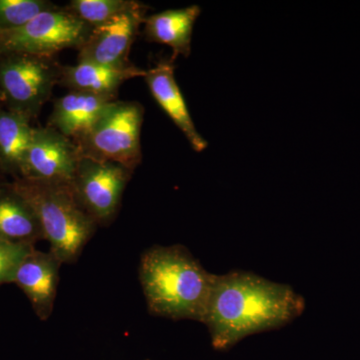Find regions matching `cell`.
<instances>
[{
    "label": "cell",
    "mask_w": 360,
    "mask_h": 360,
    "mask_svg": "<svg viewBox=\"0 0 360 360\" xmlns=\"http://www.w3.org/2000/svg\"><path fill=\"white\" fill-rule=\"evenodd\" d=\"M305 307L303 296L288 284L234 270L215 274L202 323L212 347L226 352L248 336L288 326Z\"/></svg>",
    "instance_id": "obj_1"
},
{
    "label": "cell",
    "mask_w": 360,
    "mask_h": 360,
    "mask_svg": "<svg viewBox=\"0 0 360 360\" xmlns=\"http://www.w3.org/2000/svg\"><path fill=\"white\" fill-rule=\"evenodd\" d=\"M214 276L180 245L148 248L142 253L139 269L149 314L201 323Z\"/></svg>",
    "instance_id": "obj_2"
},
{
    "label": "cell",
    "mask_w": 360,
    "mask_h": 360,
    "mask_svg": "<svg viewBox=\"0 0 360 360\" xmlns=\"http://www.w3.org/2000/svg\"><path fill=\"white\" fill-rule=\"evenodd\" d=\"M39 219L44 239L61 264H73L96 233V220L80 205L71 186L13 180Z\"/></svg>",
    "instance_id": "obj_3"
},
{
    "label": "cell",
    "mask_w": 360,
    "mask_h": 360,
    "mask_svg": "<svg viewBox=\"0 0 360 360\" xmlns=\"http://www.w3.org/2000/svg\"><path fill=\"white\" fill-rule=\"evenodd\" d=\"M144 108L136 101H111L89 129L73 139L80 155L111 161L134 172L141 163Z\"/></svg>",
    "instance_id": "obj_4"
},
{
    "label": "cell",
    "mask_w": 360,
    "mask_h": 360,
    "mask_svg": "<svg viewBox=\"0 0 360 360\" xmlns=\"http://www.w3.org/2000/svg\"><path fill=\"white\" fill-rule=\"evenodd\" d=\"M61 65L54 56L0 54V94L4 108L33 120L58 84Z\"/></svg>",
    "instance_id": "obj_5"
},
{
    "label": "cell",
    "mask_w": 360,
    "mask_h": 360,
    "mask_svg": "<svg viewBox=\"0 0 360 360\" xmlns=\"http://www.w3.org/2000/svg\"><path fill=\"white\" fill-rule=\"evenodd\" d=\"M68 7L56 6L26 25L0 32V54L27 53L54 56L63 49H79L92 30Z\"/></svg>",
    "instance_id": "obj_6"
},
{
    "label": "cell",
    "mask_w": 360,
    "mask_h": 360,
    "mask_svg": "<svg viewBox=\"0 0 360 360\" xmlns=\"http://www.w3.org/2000/svg\"><path fill=\"white\" fill-rule=\"evenodd\" d=\"M134 172L118 163L82 156L71 187L96 224L108 225L117 215L125 187Z\"/></svg>",
    "instance_id": "obj_7"
},
{
    "label": "cell",
    "mask_w": 360,
    "mask_h": 360,
    "mask_svg": "<svg viewBox=\"0 0 360 360\" xmlns=\"http://www.w3.org/2000/svg\"><path fill=\"white\" fill-rule=\"evenodd\" d=\"M80 155L77 144L53 127H34L20 179L71 186Z\"/></svg>",
    "instance_id": "obj_8"
},
{
    "label": "cell",
    "mask_w": 360,
    "mask_h": 360,
    "mask_svg": "<svg viewBox=\"0 0 360 360\" xmlns=\"http://www.w3.org/2000/svg\"><path fill=\"white\" fill-rule=\"evenodd\" d=\"M149 7L137 1L131 9L92 28L84 44L78 49V61L113 68L132 65L129 52L146 18Z\"/></svg>",
    "instance_id": "obj_9"
},
{
    "label": "cell",
    "mask_w": 360,
    "mask_h": 360,
    "mask_svg": "<svg viewBox=\"0 0 360 360\" xmlns=\"http://www.w3.org/2000/svg\"><path fill=\"white\" fill-rule=\"evenodd\" d=\"M61 264L51 251L44 252L34 246L16 270L13 283L25 293L40 321H47L53 311Z\"/></svg>",
    "instance_id": "obj_10"
},
{
    "label": "cell",
    "mask_w": 360,
    "mask_h": 360,
    "mask_svg": "<svg viewBox=\"0 0 360 360\" xmlns=\"http://www.w3.org/2000/svg\"><path fill=\"white\" fill-rule=\"evenodd\" d=\"M174 72V60L161 58L155 66L146 70L143 78L156 103L186 135L193 150L201 153L207 148L208 143L194 125Z\"/></svg>",
    "instance_id": "obj_11"
},
{
    "label": "cell",
    "mask_w": 360,
    "mask_h": 360,
    "mask_svg": "<svg viewBox=\"0 0 360 360\" xmlns=\"http://www.w3.org/2000/svg\"><path fill=\"white\" fill-rule=\"evenodd\" d=\"M146 70L130 65L124 68H113L97 63L78 61L75 65H61L58 84L70 91L113 97L125 82L134 77H143Z\"/></svg>",
    "instance_id": "obj_12"
},
{
    "label": "cell",
    "mask_w": 360,
    "mask_h": 360,
    "mask_svg": "<svg viewBox=\"0 0 360 360\" xmlns=\"http://www.w3.org/2000/svg\"><path fill=\"white\" fill-rule=\"evenodd\" d=\"M200 13V6H191L151 14L144 20V34L148 41L172 47V60L179 56L188 58L194 25Z\"/></svg>",
    "instance_id": "obj_13"
},
{
    "label": "cell",
    "mask_w": 360,
    "mask_h": 360,
    "mask_svg": "<svg viewBox=\"0 0 360 360\" xmlns=\"http://www.w3.org/2000/svg\"><path fill=\"white\" fill-rule=\"evenodd\" d=\"M0 238L30 246L44 239L32 206L18 193L13 181L0 184Z\"/></svg>",
    "instance_id": "obj_14"
},
{
    "label": "cell",
    "mask_w": 360,
    "mask_h": 360,
    "mask_svg": "<svg viewBox=\"0 0 360 360\" xmlns=\"http://www.w3.org/2000/svg\"><path fill=\"white\" fill-rule=\"evenodd\" d=\"M113 101L116 98L87 92L70 91L56 99L47 125L73 141L89 129Z\"/></svg>",
    "instance_id": "obj_15"
},
{
    "label": "cell",
    "mask_w": 360,
    "mask_h": 360,
    "mask_svg": "<svg viewBox=\"0 0 360 360\" xmlns=\"http://www.w3.org/2000/svg\"><path fill=\"white\" fill-rule=\"evenodd\" d=\"M32 120L4 108L0 110V167L13 180L21 179L32 143Z\"/></svg>",
    "instance_id": "obj_16"
},
{
    "label": "cell",
    "mask_w": 360,
    "mask_h": 360,
    "mask_svg": "<svg viewBox=\"0 0 360 360\" xmlns=\"http://www.w3.org/2000/svg\"><path fill=\"white\" fill-rule=\"evenodd\" d=\"M136 4L135 0H72L66 7L91 27H97L129 11Z\"/></svg>",
    "instance_id": "obj_17"
},
{
    "label": "cell",
    "mask_w": 360,
    "mask_h": 360,
    "mask_svg": "<svg viewBox=\"0 0 360 360\" xmlns=\"http://www.w3.org/2000/svg\"><path fill=\"white\" fill-rule=\"evenodd\" d=\"M56 6L49 0H0V32L20 28Z\"/></svg>",
    "instance_id": "obj_18"
},
{
    "label": "cell",
    "mask_w": 360,
    "mask_h": 360,
    "mask_svg": "<svg viewBox=\"0 0 360 360\" xmlns=\"http://www.w3.org/2000/svg\"><path fill=\"white\" fill-rule=\"evenodd\" d=\"M34 246L18 245L0 238V286L13 283L16 270Z\"/></svg>",
    "instance_id": "obj_19"
},
{
    "label": "cell",
    "mask_w": 360,
    "mask_h": 360,
    "mask_svg": "<svg viewBox=\"0 0 360 360\" xmlns=\"http://www.w3.org/2000/svg\"><path fill=\"white\" fill-rule=\"evenodd\" d=\"M6 177L7 176L6 174H4V170L0 167V184H4V182L7 181Z\"/></svg>",
    "instance_id": "obj_20"
},
{
    "label": "cell",
    "mask_w": 360,
    "mask_h": 360,
    "mask_svg": "<svg viewBox=\"0 0 360 360\" xmlns=\"http://www.w3.org/2000/svg\"><path fill=\"white\" fill-rule=\"evenodd\" d=\"M4 108V99H2L1 94H0V110H1Z\"/></svg>",
    "instance_id": "obj_21"
},
{
    "label": "cell",
    "mask_w": 360,
    "mask_h": 360,
    "mask_svg": "<svg viewBox=\"0 0 360 360\" xmlns=\"http://www.w3.org/2000/svg\"><path fill=\"white\" fill-rule=\"evenodd\" d=\"M148 360H149V359H148Z\"/></svg>",
    "instance_id": "obj_22"
}]
</instances>
